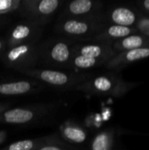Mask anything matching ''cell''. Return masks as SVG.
<instances>
[{"label": "cell", "instance_id": "cell-3", "mask_svg": "<svg viewBox=\"0 0 149 150\" xmlns=\"http://www.w3.org/2000/svg\"><path fill=\"white\" fill-rule=\"evenodd\" d=\"M74 43L75 41L61 37L51 39L38 45L40 63L63 69V71H71L70 62Z\"/></svg>", "mask_w": 149, "mask_h": 150}, {"label": "cell", "instance_id": "cell-17", "mask_svg": "<svg viewBox=\"0 0 149 150\" xmlns=\"http://www.w3.org/2000/svg\"><path fill=\"white\" fill-rule=\"evenodd\" d=\"M116 132L109 128L97 133L91 140L90 150H113Z\"/></svg>", "mask_w": 149, "mask_h": 150}, {"label": "cell", "instance_id": "cell-7", "mask_svg": "<svg viewBox=\"0 0 149 150\" xmlns=\"http://www.w3.org/2000/svg\"><path fill=\"white\" fill-rule=\"evenodd\" d=\"M43 32V26L31 20L25 19L16 24L5 39L6 48L25 44H36Z\"/></svg>", "mask_w": 149, "mask_h": 150}, {"label": "cell", "instance_id": "cell-8", "mask_svg": "<svg viewBox=\"0 0 149 150\" xmlns=\"http://www.w3.org/2000/svg\"><path fill=\"white\" fill-rule=\"evenodd\" d=\"M53 105H40L7 109L0 114V122L11 125H26L45 116Z\"/></svg>", "mask_w": 149, "mask_h": 150}, {"label": "cell", "instance_id": "cell-22", "mask_svg": "<svg viewBox=\"0 0 149 150\" xmlns=\"http://www.w3.org/2000/svg\"><path fill=\"white\" fill-rule=\"evenodd\" d=\"M35 150H68L63 145L58 143L56 141H54L51 139V137H48V139L42 143L40 147H38Z\"/></svg>", "mask_w": 149, "mask_h": 150}, {"label": "cell", "instance_id": "cell-14", "mask_svg": "<svg viewBox=\"0 0 149 150\" xmlns=\"http://www.w3.org/2000/svg\"><path fill=\"white\" fill-rule=\"evenodd\" d=\"M39 82L33 80H15L0 81V95L2 96H18L33 92L40 89Z\"/></svg>", "mask_w": 149, "mask_h": 150}, {"label": "cell", "instance_id": "cell-1", "mask_svg": "<svg viewBox=\"0 0 149 150\" xmlns=\"http://www.w3.org/2000/svg\"><path fill=\"white\" fill-rule=\"evenodd\" d=\"M138 85L137 83L127 82L120 76L111 73L91 77L75 89L90 95L120 98Z\"/></svg>", "mask_w": 149, "mask_h": 150}, {"label": "cell", "instance_id": "cell-21", "mask_svg": "<svg viewBox=\"0 0 149 150\" xmlns=\"http://www.w3.org/2000/svg\"><path fill=\"white\" fill-rule=\"evenodd\" d=\"M137 33L149 38V17L141 15L134 25Z\"/></svg>", "mask_w": 149, "mask_h": 150}, {"label": "cell", "instance_id": "cell-15", "mask_svg": "<svg viewBox=\"0 0 149 150\" xmlns=\"http://www.w3.org/2000/svg\"><path fill=\"white\" fill-rule=\"evenodd\" d=\"M61 137L68 142L74 144L83 143L87 140V131L73 120L64 121L59 127Z\"/></svg>", "mask_w": 149, "mask_h": 150}, {"label": "cell", "instance_id": "cell-9", "mask_svg": "<svg viewBox=\"0 0 149 150\" xmlns=\"http://www.w3.org/2000/svg\"><path fill=\"white\" fill-rule=\"evenodd\" d=\"M104 6L99 1L95 0H74L67 4L60 18H96L104 15Z\"/></svg>", "mask_w": 149, "mask_h": 150}, {"label": "cell", "instance_id": "cell-20", "mask_svg": "<svg viewBox=\"0 0 149 150\" xmlns=\"http://www.w3.org/2000/svg\"><path fill=\"white\" fill-rule=\"evenodd\" d=\"M22 0H0V16L18 11Z\"/></svg>", "mask_w": 149, "mask_h": 150}, {"label": "cell", "instance_id": "cell-6", "mask_svg": "<svg viewBox=\"0 0 149 150\" xmlns=\"http://www.w3.org/2000/svg\"><path fill=\"white\" fill-rule=\"evenodd\" d=\"M61 4V0H22L18 12L25 19L43 26Z\"/></svg>", "mask_w": 149, "mask_h": 150}, {"label": "cell", "instance_id": "cell-24", "mask_svg": "<svg viewBox=\"0 0 149 150\" xmlns=\"http://www.w3.org/2000/svg\"><path fill=\"white\" fill-rule=\"evenodd\" d=\"M10 21V18L8 17V15H4V16H0V30L5 26Z\"/></svg>", "mask_w": 149, "mask_h": 150}, {"label": "cell", "instance_id": "cell-13", "mask_svg": "<svg viewBox=\"0 0 149 150\" xmlns=\"http://www.w3.org/2000/svg\"><path fill=\"white\" fill-rule=\"evenodd\" d=\"M134 33H137V31L134 27H126L117 25H106L90 40L112 45L113 42Z\"/></svg>", "mask_w": 149, "mask_h": 150}, {"label": "cell", "instance_id": "cell-27", "mask_svg": "<svg viewBox=\"0 0 149 150\" xmlns=\"http://www.w3.org/2000/svg\"><path fill=\"white\" fill-rule=\"evenodd\" d=\"M6 138V132L5 131H0V144L5 140Z\"/></svg>", "mask_w": 149, "mask_h": 150}, {"label": "cell", "instance_id": "cell-16", "mask_svg": "<svg viewBox=\"0 0 149 150\" xmlns=\"http://www.w3.org/2000/svg\"><path fill=\"white\" fill-rule=\"evenodd\" d=\"M112 47L117 54L138 48L149 47V38L137 33L113 42Z\"/></svg>", "mask_w": 149, "mask_h": 150}, {"label": "cell", "instance_id": "cell-26", "mask_svg": "<svg viewBox=\"0 0 149 150\" xmlns=\"http://www.w3.org/2000/svg\"><path fill=\"white\" fill-rule=\"evenodd\" d=\"M7 109H9V105L8 104H4V103H0V114L3 113L4 111H6Z\"/></svg>", "mask_w": 149, "mask_h": 150}, {"label": "cell", "instance_id": "cell-25", "mask_svg": "<svg viewBox=\"0 0 149 150\" xmlns=\"http://www.w3.org/2000/svg\"><path fill=\"white\" fill-rule=\"evenodd\" d=\"M6 48V42H5V39L4 38H1L0 37V54L5 50Z\"/></svg>", "mask_w": 149, "mask_h": 150}, {"label": "cell", "instance_id": "cell-2", "mask_svg": "<svg viewBox=\"0 0 149 150\" xmlns=\"http://www.w3.org/2000/svg\"><path fill=\"white\" fill-rule=\"evenodd\" d=\"M107 24L104 15L96 18H61L54 26V30L63 38L73 41L90 40L98 33Z\"/></svg>", "mask_w": 149, "mask_h": 150}, {"label": "cell", "instance_id": "cell-11", "mask_svg": "<svg viewBox=\"0 0 149 150\" xmlns=\"http://www.w3.org/2000/svg\"><path fill=\"white\" fill-rule=\"evenodd\" d=\"M141 14L135 7L118 5L104 11V18L107 25H117L126 27H134Z\"/></svg>", "mask_w": 149, "mask_h": 150}, {"label": "cell", "instance_id": "cell-18", "mask_svg": "<svg viewBox=\"0 0 149 150\" xmlns=\"http://www.w3.org/2000/svg\"><path fill=\"white\" fill-rule=\"evenodd\" d=\"M107 63L106 61L96 58H89L79 55H72L71 58V69H78V70H86L94 68H97L100 66H105Z\"/></svg>", "mask_w": 149, "mask_h": 150}, {"label": "cell", "instance_id": "cell-19", "mask_svg": "<svg viewBox=\"0 0 149 150\" xmlns=\"http://www.w3.org/2000/svg\"><path fill=\"white\" fill-rule=\"evenodd\" d=\"M47 139L48 137L18 141V142L10 144L8 147H6L3 150H35L42 143H44Z\"/></svg>", "mask_w": 149, "mask_h": 150}, {"label": "cell", "instance_id": "cell-12", "mask_svg": "<svg viewBox=\"0 0 149 150\" xmlns=\"http://www.w3.org/2000/svg\"><path fill=\"white\" fill-rule=\"evenodd\" d=\"M147 58H149V47L129 50L117 54L105 65V67L111 70H120L127 65Z\"/></svg>", "mask_w": 149, "mask_h": 150}, {"label": "cell", "instance_id": "cell-4", "mask_svg": "<svg viewBox=\"0 0 149 150\" xmlns=\"http://www.w3.org/2000/svg\"><path fill=\"white\" fill-rule=\"evenodd\" d=\"M24 75L30 76L38 82H41L49 86L59 89L76 88L78 84L90 78V75L84 73H71L70 71H61L51 69H29L20 71Z\"/></svg>", "mask_w": 149, "mask_h": 150}, {"label": "cell", "instance_id": "cell-23", "mask_svg": "<svg viewBox=\"0 0 149 150\" xmlns=\"http://www.w3.org/2000/svg\"><path fill=\"white\" fill-rule=\"evenodd\" d=\"M136 4L137 7L135 8L141 15L149 17V0H143V1L137 2Z\"/></svg>", "mask_w": 149, "mask_h": 150}, {"label": "cell", "instance_id": "cell-10", "mask_svg": "<svg viewBox=\"0 0 149 150\" xmlns=\"http://www.w3.org/2000/svg\"><path fill=\"white\" fill-rule=\"evenodd\" d=\"M116 54L112 45L96 41H76L72 47V55L101 59L107 62Z\"/></svg>", "mask_w": 149, "mask_h": 150}, {"label": "cell", "instance_id": "cell-5", "mask_svg": "<svg viewBox=\"0 0 149 150\" xmlns=\"http://www.w3.org/2000/svg\"><path fill=\"white\" fill-rule=\"evenodd\" d=\"M0 59L6 67L19 72L34 69L40 63L39 47L36 44H25L5 48Z\"/></svg>", "mask_w": 149, "mask_h": 150}]
</instances>
